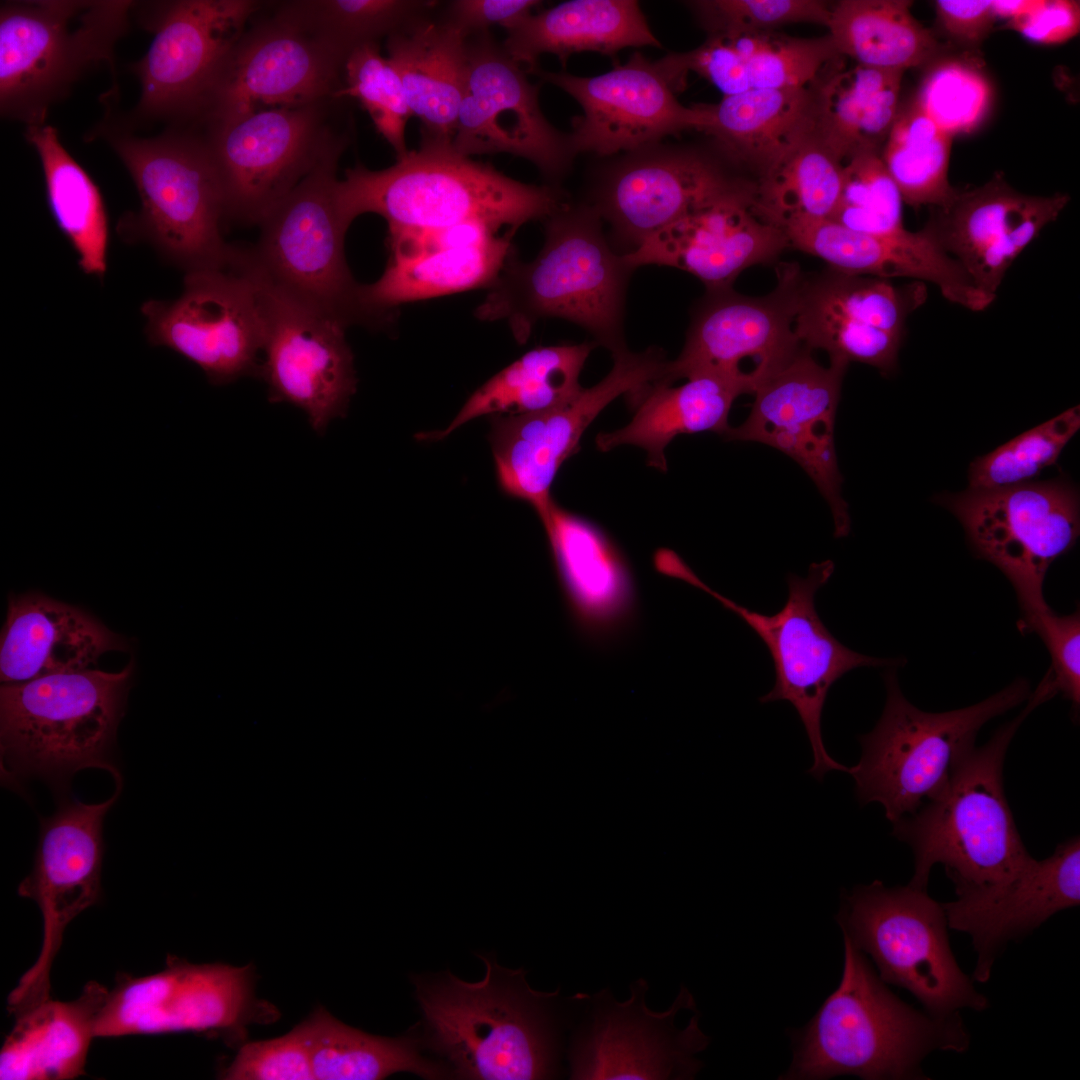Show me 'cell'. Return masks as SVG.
Masks as SVG:
<instances>
[{
    "label": "cell",
    "mask_w": 1080,
    "mask_h": 1080,
    "mask_svg": "<svg viewBox=\"0 0 1080 1080\" xmlns=\"http://www.w3.org/2000/svg\"><path fill=\"white\" fill-rule=\"evenodd\" d=\"M887 698L874 729L859 741L862 755L849 768L860 803H880L895 823L913 814L948 784L975 746L982 726L1026 701L1030 684L1016 679L985 700L957 710L926 712L903 695L895 669L884 673Z\"/></svg>",
    "instance_id": "cell-8"
},
{
    "label": "cell",
    "mask_w": 1080,
    "mask_h": 1080,
    "mask_svg": "<svg viewBox=\"0 0 1080 1080\" xmlns=\"http://www.w3.org/2000/svg\"><path fill=\"white\" fill-rule=\"evenodd\" d=\"M1080 428V408L1074 406L976 457L968 469L969 487L1000 488L1036 480L1054 465Z\"/></svg>",
    "instance_id": "cell-50"
},
{
    "label": "cell",
    "mask_w": 1080,
    "mask_h": 1080,
    "mask_svg": "<svg viewBox=\"0 0 1080 1080\" xmlns=\"http://www.w3.org/2000/svg\"><path fill=\"white\" fill-rule=\"evenodd\" d=\"M141 311L148 341L196 364L211 384L259 376L264 321L256 284L235 255L227 266L186 272L177 299L149 300Z\"/></svg>",
    "instance_id": "cell-18"
},
{
    "label": "cell",
    "mask_w": 1080,
    "mask_h": 1080,
    "mask_svg": "<svg viewBox=\"0 0 1080 1080\" xmlns=\"http://www.w3.org/2000/svg\"><path fill=\"white\" fill-rule=\"evenodd\" d=\"M613 366L597 384L551 408L496 415L491 444L500 486L533 508L552 497L550 488L562 464L573 455L584 431L614 399L629 398L656 382H669L670 360L662 349L628 348L612 355Z\"/></svg>",
    "instance_id": "cell-19"
},
{
    "label": "cell",
    "mask_w": 1080,
    "mask_h": 1080,
    "mask_svg": "<svg viewBox=\"0 0 1080 1080\" xmlns=\"http://www.w3.org/2000/svg\"><path fill=\"white\" fill-rule=\"evenodd\" d=\"M935 10L947 35L969 46L980 44L997 21L991 0H937Z\"/></svg>",
    "instance_id": "cell-60"
},
{
    "label": "cell",
    "mask_w": 1080,
    "mask_h": 1080,
    "mask_svg": "<svg viewBox=\"0 0 1080 1080\" xmlns=\"http://www.w3.org/2000/svg\"><path fill=\"white\" fill-rule=\"evenodd\" d=\"M107 990L88 982L71 1001L49 998L16 1016L0 1051L1 1080H70L85 1073Z\"/></svg>",
    "instance_id": "cell-38"
},
{
    "label": "cell",
    "mask_w": 1080,
    "mask_h": 1080,
    "mask_svg": "<svg viewBox=\"0 0 1080 1080\" xmlns=\"http://www.w3.org/2000/svg\"><path fill=\"white\" fill-rule=\"evenodd\" d=\"M1021 633H1036L1050 657L1049 672L1057 694L1069 700L1074 716L1080 707V613L1056 614L1051 608L1019 625Z\"/></svg>",
    "instance_id": "cell-56"
},
{
    "label": "cell",
    "mask_w": 1080,
    "mask_h": 1080,
    "mask_svg": "<svg viewBox=\"0 0 1080 1080\" xmlns=\"http://www.w3.org/2000/svg\"><path fill=\"white\" fill-rule=\"evenodd\" d=\"M833 571L834 563L826 560L813 563L805 577L789 574L787 600L772 615L743 607L709 586L703 590L739 616L767 647L774 663L775 683L760 701L786 700L795 708L814 758L809 773L817 779L829 771H849L828 754L822 739V711L831 686L855 668L899 666L906 662L860 654L830 633L816 611L815 595Z\"/></svg>",
    "instance_id": "cell-13"
},
{
    "label": "cell",
    "mask_w": 1080,
    "mask_h": 1080,
    "mask_svg": "<svg viewBox=\"0 0 1080 1080\" xmlns=\"http://www.w3.org/2000/svg\"><path fill=\"white\" fill-rule=\"evenodd\" d=\"M936 503L961 523L973 553L996 566L1013 586L1017 626L1049 609L1043 585L1052 563L1080 533L1077 487L1068 478L1032 480L1000 488L943 493Z\"/></svg>",
    "instance_id": "cell-12"
},
{
    "label": "cell",
    "mask_w": 1080,
    "mask_h": 1080,
    "mask_svg": "<svg viewBox=\"0 0 1080 1080\" xmlns=\"http://www.w3.org/2000/svg\"><path fill=\"white\" fill-rule=\"evenodd\" d=\"M544 81L560 88L582 108L569 134L576 154L612 157L662 141L684 130L699 131V104L687 107L675 96L668 78L639 52L626 63L596 76L536 69Z\"/></svg>",
    "instance_id": "cell-27"
},
{
    "label": "cell",
    "mask_w": 1080,
    "mask_h": 1080,
    "mask_svg": "<svg viewBox=\"0 0 1080 1080\" xmlns=\"http://www.w3.org/2000/svg\"><path fill=\"white\" fill-rule=\"evenodd\" d=\"M130 1H20L0 13V108L44 124L50 105L88 69L110 63Z\"/></svg>",
    "instance_id": "cell-9"
},
{
    "label": "cell",
    "mask_w": 1080,
    "mask_h": 1080,
    "mask_svg": "<svg viewBox=\"0 0 1080 1080\" xmlns=\"http://www.w3.org/2000/svg\"><path fill=\"white\" fill-rule=\"evenodd\" d=\"M724 35L749 90L810 87L841 57L829 35L799 38L777 31Z\"/></svg>",
    "instance_id": "cell-49"
},
{
    "label": "cell",
    "mask_w": 1080,
    "mask_h": 1080,
    "mask_svg": "<svg viewBox=\"0 0 1080 1080\" xmlns=\"http://www.w3.org/2000/svg\"><path fill=\"white\" fill-rule=\"evenodd\" d=\"M952 139L914 96L899 107L881 158L904 203L944 207L953 200L958 190L948 176Z\"/></svg>",
    "instance_id": "cell-46"
},
{
    "label": "cell",
    "mask_w": 1080,
    "mask_h": 1080,
    "mask_svg": "<svg viewBox=\"0 0 1080 1080\" xmlns=\"http://www.w3.org/2000/svg\"><path fill=\"white\" fill-rule=\"evenodd\" d=\"M125 641L82 609L28 592L9 598L1 631L3 684L88 669Z\"/></svg>",
    "instance_id": "cell-34"
},
{
    "label": "cell",
    "mask_w": 1080,
    "mask_h": 1080,
    "mask_svg": "<svg viewBox=\"0 0 1080 1080\" xmlns=\"http://www.w3.org/2000/svg\"><path fill=\"white\" fill-rule=\"evenodd\" d=\"M1037 0H992L993 11L998 19L1011 20L1031 10Z\"/></svg>",
    "instance_id": "cell-61"
},
{
    "label": "cell",
    "mask_w": 1080,
    "mask_h": 1080,
    "mask_svg": "<svg viewBox=\"0 0 1080 1080\" xmlns=\"http://www.w3.org/2000/svg\"><path fill=\"white\" fill-rule=\"evenodd\" d=\"M122 787V779L115 780L114 793L101 803L60 796L57 810L40 820L33 868L19 884L18 894L33 900L41 911L42 945L35 963L8 996L12 1014L50 998V972L66 927L100 899L103 822Z\"/></svg>",
    "instance_id": "cell-15"
},
{
    "label": "cell",
    "mask_w": 1080,
    "mask_h": 1080,
    "mask_svg": "<svg viewBox=\"0 0 1080 1080\" xmlns=\"http://www.w3.org/2000/svg\"><path fill=\"white\" fill-rule=\"evenodd\" d=\"M343 75L344 84L335 99H357L397 158L404 156L409 151L405 129L413 116L399 74L380 53L378 42L355 48L345 60Z\"/></svg>",
    "instance_id": "cell-51"
},
{
    "label": "cell",
    "mask_w": 1080,
    "mask_h": 1080,
    "mask_svg": "<svg viewBox=\"0 0 1080 1080\" xmlns=\"http://www.w3.org/2000/svg\"><path fill=\"white\" fill-rule=\"evenodd\" d=\"M679 386L656 382L630 400L635 407L623 428L600 433L596 445L610 451L621 445L642 448L649 466L667 470L665 449L678 435L730 429L728 416L742 390L731 380L712 373H696Z\"/></svg>",
    "instance_id": "cell-39"
},
{
    "label": "cell",
    "mask_w": 1080,
    "mask_h": 1080,
    "mask_svg": "<svg viewBox=\"0 0 1080 1080\" xmlns=\"http://www.w3.org/2000/svg\"><path fill=\"white\" fill-rule=\"evenodd\" d=\"M26 139L40 158L51 214L78 254L80 268L102 277L107 270L109 226L98 186L63 147L54 127L27 126Z\"/></svg>",
    "instance_id": "cell-43"
},
{
    "label": "cell",
    "mask_w": 1080,
    "mask_h": 1080,
    "mask_svg": "<svg viewBox=\"0 0 1080 1080\" xmlns=\"http://www.w3.org/2000/svg\"><path fill=\"white\" fill-rule=\"evenodd\" d=\"M327 101L265 108L210 121L206 140L224 190L227 219L256 224L318 164L341 135Z\"/></svg>",
    "instance_id": "cell-14"
},
{
    "label": "cell",
    "mask_w": 1080,
    "mask_h": 1080,
    "mask_svg": "<svg viewBox=\"0 0 1080 1080\" xmlns=\"http://www.w3.org/2000/svg\"><path fill=\"white\" fill-rule=\"evenodd\" d=\"M437 2L425 0L286 1L278 10L345 59L357 47L389 37L423 17Z\"/></svg>",
    "instance_id": "cell-48"
},
{
    "label": "cell",
    "mask_w": 1080,
    "mask_h": 1080,
    "mask_svg": "<svg viewBox=\"0 0 1080 1080\" xmlns=\"http://www.w3.org/2000/svg\"><path fill=\"white\" fill-rule=\"evenodd\" d=\"M928 66L914 95L922 109L952 137L978 128L992 102L987 78L961 59L939 58Z\"/></svg>",
    "instance_id": "cell-53"
},
{
    "label": "cell",
    "mask_w": 1080,
    "mask_h": 1080,
    "mask_svg": "<svg viewBox=\"0 0 1080 1080\" xmlns=\"http://www.w3.org/2000/svg\"><path fill=\"white\" fill-rule=\"evenodd\" d=\"M1067 194H1023L1001 175L972 190L957 191L932 207L923 227L982 292L996 296L1014 260L1069 202Z\"/></svg>",
    "instance_id": "cell-31"
},
{
    "label": "cell",
    "mask_w": 1080,
    "mask_h": 1080,
    "mask_svg": "<svg viewBox=\"0 0 1080 1080\" xmlns=\"http://www.w3.org/2000/svg\"><path fill=\"white\" fill-rule=\"evenodd\" d=\"M902 203L881 154L861 153L843 164L841 193L829 220L857 232L892 234L906 229Z\"/></svg>",
    "instance_id": "cell-52"
},
{
    "label": "cell",
    "mask_w": 1080,
    "mask_h": 1080,
    "mask_svg": "<svg viewBox=\"0 0 1080 1080\" xmlns=\"http://www.w3.org/2000/svg\"><path fill=\"white\" fill-rule=\"evenodd\" d=\"M848 365L818 363L802 348L755 392L747 419L725 437L774 447L797 462L827 501L835 536L850 531L848 505L841 493L834 442L836 410Z\"/></svg>",
    "instance_id": "cell-23"
},
{
    "label": "cell",
    "mask_w": 1080,
    "mask_h": 1080,
    "mask_svg": "<svg viewBox=\"0 0 1080 1080\" xmlns=\"http://www.w3.org/2000/svg\"><path fill=\"white\" fill-rule=\"evenodd\" d=\"M837 921L843 935L871 956L880 978L909 991L927 1012L947 1016L989 1006L959 967L942 903L927 889L888 888L878 880L856 886L844 897Z\"/></svg>",
    "instance_id": "cell-10"
},
{
    "label": "cell",
    "mask_w": 1080,
    "mask_h": 1080,
    "mask_svg": "<svg viewBox=\"0 0 1080 1080\" xmlns=\"http://www.w3.org/2000/svg\"><path fill=\"white\" fill-rule=\"evenodd\" d=\"M133 666L47 675L0 689L1 771L6 780L41 778L66 795L87 768L122 778L114 762L118 724Z\"/></svg>",
    "instance_id": "cell-6"
},
{
    "label": "cell",
    "mask_w": 1080,
    "mask_h": 1080,
    "mask_svg": "<svg viewBox=\"0 0 1080 1080\" xmlns=\"http://www.w3.org/2000/svg\"><path fill=\"white\" fill-rule=\"evenodd\" d=\"M346 146L340 135L314 169L259 223L260 235L244 254L257 273L281 294L346 329L390 331L399 311L371 305L365 284L347 264L350 227L336 199L337 166Z\"/></svg>",
    "instance_id": "cell-7"
},
{
    "label": "cell",
    "mask_w": 1080,
    "mask_h": 1080,
    "mask_svg": "<svg viewBox=\"0 0 1080 1080\" xmlns=\"http://www.w3.org/2000/svg\"><path fill=\"white\" fill-rule=\"evenodd\" d=\"M837 989L793 1034L794 1053L780 1079L854 1075L866 1080H925L921 1063L936 1050L965 1052L970 1034L959 1013L938 1016L898 998L865 954L845 936Z\"/></svg>",
    "instance_id": "cell-2"
},
{
    "label": "cell",
    "mask_w": 1080,
    "mask_h": 1080,
    "mask_svg": "<svg viewBox=\"0 0 1080 1080\" xmlns=\"http://www.w3.org/2000/svg\"><path fill=\"white\" fill-rule=\"evenodd\" d=\"M481 958L486 970L479 982H465L450 972L416 981L429 1047L458 1078L553 1077L558 1044L550 1009L559 991H535L525 971Z\"/></svg>",
    "instance_id": "cell-5"
},
{
    "label": "cell",
    "mask_w": 1080,
    "mask_h": 1080,
    "mask_svg": "<svg viewBox=\"0 0 1080 1080\" xmlns=\"http://www.w3.org/2000/svg\"><path fill=\"white\" fill-rule=\"evenodd\" d=\"M942 903L948 927L971 937L977 959L974 980H989L1006 945L1055 913L1080 903V840L1058 844L1043 860H1032L1009 880L956 894Z\"/></svg>",
    "instance_id": "cell-32"
},
{
    "label": "cell",
    "mask_w": 1080,
    "mask_h": 1080,
    "mask_svg": "<svg viewBox=\"0 0 1080 1080\" xmlns=\"http://www.w3.org/2000/svg\"><path fill=\"white\" fill-rule=\"evenodd\" d=\"M1007 27L1036 44L1066 42L1079 33V1L1037 0L1031 10L1007 21Z\"/></svg>",
    "instance_id": "cell-58"
},
{
    "label": "cell",
    "mask_w": 1080,
    "mask_h": 1080,
    "mask_svg": "<svg viewBox=\"0 0 1080 1080\" xmlns=\"http://www.w3.org/2000/svg\"><path fill=\"white\" fill-rule=\"evenodd\" d=\"M843 163L813 135L754 184L755 207L782 228L795 219H830L841 193Z\"/></svg>",
    "instance_id": "cell-47"
},
{
    "label": "cell",
    "mask_w": 1080,
    "mask_h": 1080,
    "mask_svg": "<svg viewBox=\"0 0 1080 1080\" xmlns=\"http://www.w3.org/2000/svg\"><path fill=\"white\" fill-rule=\"evenodd\" d=\"M345 60L277 10L243 33L201 112L213 121L259 109L335 99L343 85Z\"/></svg>",
    "instance_id": "cell-25"
},
{
    "label": "cell",
    "mask_w": 1080,
    "mask_h": 1080,
    "mask_svg": "<svg viewBox=\"0 0 1080 1080\" xmlns=\"http://www.w3.org/2000/svg\"><path fill=\"white\" fill-rule=\"evenodd\" d=\"M110 140L139 192L141 233L186 272L228 265L234 245L222 234L225 195L206 140L179 132Z\"/></svg>",
    "instance_id": "cell-11"
},
{
    "label": "cell",
    "mask_w": 1080,
    "mask_h": 1080,
    "mask_svg": "<svg viewBox=\"0 0 1080 1080\" xmlns=\"http://www.w3.org/2000/svg\"><path fill=\"white\" fill-rule=\"evenodd\" d=\"M687 5L708 34L771 32L794 23L826 26L831 8L822 0H698Z\"/></svg>",
    "instance_id": "cell-54"
},
{
    "label": "cell",
    "mask_w": 1080,
    "mask_h": 1080,
    "mask_svg": "<svg viewBox=\"0 0 1080 1080\" xmlns=\"http://www.w3.org/2000/svg\"><path fill=\"white\" fill-rule=\"evenodd\" d=\"M262 2L180 0L157 5L154 38L132 66L141 84L136 113L159 118L201 112L229 53Z\"/></svg>",
    "instance_id": "cell-24"
},
{
    "label": "cell",
    "mask_w": 1080,
    "mask_h": 1080,
    "mask_svg": "<svg viewBox=\"0 0 1080 1080\" xmlns=\"http://www.w3.org/2000/svg\"><path fill=\"white\" fill-rule=\"evenodd\" d=\"M229 1080L315 1079L302 1028L280 1037L244 1044L224 1073Z\"/></svg>",
    "instance_id": "cell-55"
},
{
    "label": "cell",
    "mask_w": 1080,
    "mask_h": 1080,
    "mask_svg": "<svg viewBox=\"0 0 1080 1080\" xmlns=\"http://www.w3.org/2000/svg\"><path fill=\"white\" fill-rule=\"evenodd\" d=\"M790 246L782 228L760 215L754 184L697 209L623 254L635 270L674 267L698 278L706 291L732 288L746 269L775 261Z\"/></svg>",
    "instance_id": "cell-30"
},
{
    "label": "cell",
    "mask_w": 1080,
    "mask_h": 1080,
    "mask_svg": "<svg viewBox=\"0 0 1080 1080\" xmlns=\"http://www.w3.org/2000/svg\"><path fill=\"white\" fill-rule=\"evenodd\" d=\"M300 1027L315 1079L378 1080L397 1072L427 1079L446 1075L443 1065L423 1056L415 1034L389 1038L348 1026L320 1007Z\"/></svg>",
    "instance_id": "cell-44"
},
{
    "label": "cell",
    "mask_w": 1080,
    "mask_h": 1080,
    "mask_svg": "<svg viewBox=\"0 0 1080 1080\" xmlns=\"http://www.w3.org/2000/svg\"><path fill=\"white\" fill-rule=\"evenodd\" d=\"M596 346L592 341L526 352L480 386L450 425L432 438L442 439L479 416L532 413L573 398L582 390L580 374Z\"/></svg>",
    "instance_id": "cell-42"
},
{
    "label": "cell",
    "mask_w": 1080,
    "mask_h": 1080,
    "mask_svg": "<svg viewBox=\"0 0 1080 1080\" xmlns=\"http://www.w3.org/2000/svg\"><path fill=\"white\" fill-rule=\"evenodd\" d=\"M544 244L521 261L514 249L475 309L480 321H505L524 344L545 318L570 321L611 352L627 349L625 305L634 269L611 245L604 222L584 200L570 199L544 220Z\"/></svg>",
    "instance_id": "cell-1"
},
{
    "label": "cell",
    "mask_w": 1080,
    "mask_h": 1080,
    "mask_svg": "<svg viewBox=\"0 0 1080 1080\" xmlns=\"http://www.w3.org/2000/svg\"><path fill=\"white\" fill-rule=\"evenodd\" d=\"M468 39L446 20L427 15L387 37L388 59L412 116L421 123V145L451 147L465 89Z\"/></svg>",
    "instance_id": "cell-35"
},
{
    "label": "cell",
    "mask_w": 1080,
    "mask_h": 1080,
    "mask_svg": "<svg viewBox=\"0 0 1080 1080\" xmlns=\"http://www.w3.org/2000/svg\"><path fill=\"white\" fill-rule=\"evenodd\" d=\"M497 232L480 221L438 228L388 230V261H410L447 250L484 244L496 238Z\"/></svg>",
    "instance_id": "cell-57"
},
{
    "label": "cell",
    "mask_w": 1080,
    "mask_h": 1080,
    "mask_svg": "<svg viewBox=\"0 0 1080 1080\" xmlns=\"http://www.w3.org/2000/svg\"><path fill=\"white\" fill-rule=\"evenodd\" d=\"M487 31L468 39L464 95L451 148L464 157L508 153L534 164L550 185L569 172L577 155L539 105V87Z\"/></svg>",
    "instance_id": "cell-21"
},
{
    "label": "cell",
    "mask_w": 1080,
    "mask_h": 1080,
    "mask_svg": "<svg viewBox=\"0 0 1080 1080\" xmlns=\"http://www.w3.org/2000/svg\"><path fill=\"white\" fill-rule=\"evenodd\" d=\"M904 71L854 64L830 67L812 85L814 136L843 164L880 153L896 119Z\"/></svg>",
    "instance_id": "cell-40"
},
{
    "label": "cell",
    "mask_w": 1080,
    "mask_h": 1080,
    "mask_svg": "<svg viewBox=\"0 0 1080 1080\" xmlns=\"http://www.w3.org/2000/svg\"><path fill=\"white\" fill-rule=\"evenodd\" d=\"M925 283L895 286L887 279L829 268L802 276L796 335L808 350H823L829 362H860L891 374L908 316L926 300Z\"/></svg>",
    "instance_id": "cell-26"
},
{
    "label": "cell",
    "mask_w": 1080,
    "mask_h": 1080,
    "mask_svg": "<svg viewBox=\"0 0 1080 1080\" xmlns=\"http://www.w3.org/2000/svg\"><path fill=\"white\" fill-rule=\"evenodd\" d=\"M604 159L584 201L608 224L620 254L747 183L708 153L662 141Z\"/></svg>",
    "instance_id": "cell-16"
},
{
    "label": "cell",
    "mask_w": 1080,
    "mask_h": 1080,
    "mask_svg": "<svg viewBox=\"0 0 1080 1080\" xmlns=\"http://www.w3.org/2000/svg\"><path fill=\"white\" fill-rule=\"evenodd\" d=\"M538 516L576 632L597 648L623 641L639 616L637 583L623 552L602 528L553 499Z\"/></svg>",
    "instance_id": "cell-29"
},
{
    "label": "cell",
    "mask_w": 1080,
    "mask_h": 1080,
    "mask_svg": "<svg viewBox=\"0 0 1080 1080\" xmlns=\"http://www.w3.org/2000/svg\"><path fill=\"white\" fill-rule=\"evenodd\" d=\"M648 984H631V997L614 999L608 989L592 996L582 993L587 1018L573 1036L569 1052L571 1079H692L702 1063L695 1057L709 1042L695 1014L686 1028L678 1029L679 1010H695L691 993L683 986L665 1012L651 1011L645 1003Z\"/></svg>",
    "instance_id": "cell-20"
},
{
    "label": "cell",
    "mask_w": 1080,
    "mask_h": 1080,
    "mask_svg": "<svg viewBox=\"0 0 1080 1080\" xmlns=\"http://www.w3.org/2000/svg\"><path fill=\"white\" fill-rule=\"evenodd\" d=\"M1053 692L1043 678L1019 715L965 754L936 797L893 823V835L914 855L910 885L927 889L940 863L959 894L1005 882L1032 860L1006 799L1003 766L1022 722Z\"/></svg>",
    "instance_id": "cell-3"
},
{
    "label": "cell",
    "mask_w": 1080,
    "mask_h": 1080,
    "mask_svg": "<svg viewBox=\"0 0 1080 1080\" xmlns=\"http://www.w3.org/2000/svg\"><path fill=\"white\" fill-rule=\"evenodd\" d=\"M790 246L824 260L831 269L881 279L905 277L937 286L948 301L982 311L995 296L979 290L959 263L922 228L869 234L829 219H795L782 226Z\"/></svg>",
    "instance_id": "cell-33"
},
{
    "label": "cell",
    "mask_w": 1080,
    "mask_h": 1080,
    "mask_svg": "<svg viewBox=\"0 0 1080 1080\" xmlns=\"http://www.w3.org/2000/svg\"><path fill=\"white\" fill-rule=\"evenodd\" d=\"M336 199L348 225L374 213L388 230L480 221L516 232L530 221H544L570 198L559 186L523 183L451 147L421 145L382 170L362 164L347 169Z\"/></svg>",
    "instance_id": "cell-4"
},
{
    "label": "cell",
    "mask_w": 1080,
    "mask_h": 1080,
    "mask_svg": "<svg viewBox=\"0 0 1080 1080\" xmlns=\"http://www.w3.org/2000/svg\"><path fill=\"white\" fill-rule=\"evenodd\" d=\"M908 0H840L826 27L839 55L856 64L906 71L928 66L943 47L912 14Z\"/></svg>",
    "instance_id": "cell-41"
},
{
    "label": "cell",
    "mask_w": 1080,
    "mask_h": 1080,
    "mask_svg": "<svg viewBox=\"0 0 1080 1080\" xmlns=\"http://www.w3.org/2000/svg\"><path fill=\"white\" fill-rule=\"evenodd\" d=\"M241 264L256 284L264 321L258 377L268 400L301 409L313 431L323 434L346 414L357 387L346 328L281 294L245 257Z\"/></svg>",
    "instance_id": "cell-22"
},
{
    "label": "cell",
    "mask_w": 1080,
    "mask_h": 1080,
    "mask_svg": "<svg viewBox=\"0 0 1080 1080\" xmlns=\"http://www.w3.org/2000/svg\"><path fill=\"white\" fill-rule=\"evenodd\" d=\"M248 968L171 958L154 974L123 977L107 993L95 1037L235 1029L253 1000Z\"/></svg>",
    "instance_id": "cell-28"
},
{
    "label": "cell",
    "mask_w": 1080,
    "mask_h": 1080,
    "mask_svg": "<svg viewBox=\"0 0 1080 1080\" xmlns=\"http://www.w3.org/2000/svg\"><path fill=\"white\" fill-rule=\"evenodd\" d=\"M703 124L718 152L728 161L754 169L759 176L814 135L812 86L749 90L699 104Z\"/></svg>",
    "instance_id": "cell-36"
},
{
    "label": "cell",
    "mask_w": 1080,
    "mask_h": 1080,
    "mask_svg": "<svg viewBox=\"0 0 1080 1080\" xmlns=\"http://www.w3.org/2000/svg\"><path fill=\"white\" fill-rule=\"evenodd\" d=\"M802 276L796 264H782L775 288L766 295L706 291L692 310L681 353L670 361L671 383L712 373L734 382L743 394H754L803 348L795 331Z\"/></svg>",
    "instance_id": "cell-17"
},
{
    "label": "cell",
    "mask_w": 1080,
    "mask_h": 1080,
    "mask_svg": "<svg viewBox=\"0 0 1080 1080\" xmlns=\"http://www.w3.org/2000/svg\"><path fill=\"white\" fill-rule=\"evenodd\" d=\"M536 0H455L448 5L446 20L466 36L485 32L493 25L507 30L532 14Z\"/></svg>",
    "instance_id": "cell-59"
},
{
    "label": "cell",
    "mask_w": 1080,
    "mask_h": 1080,
    "mask_svg": "<svg viewBox=\"0 0 1080 1080\" xmlns=\"http://www.w3.org/2000/svg\"><path fill=\"white\" fill-rule=\"evenodd\" d=\"M508 230L493 240L410 261H388L383 274L365 284L368 302L382 310H398L404 303L488 288L515 249Z\"/></svg>",
    "instance_id": "cell-45"
},
{
    "label": "cell",
    "mask_w": 1080,
    "mask_h": 1080,
    "mask_svg": "<svg viewBox=\"0 0 1080 1080\" xmlns=\"http://www.w3.org/2000/svg\"><path fill=\"white\" fill-rule=\"evenodd\" d=\"M661 43L650 29L637 1L571 0L530 14L507 30L502 44L506 54L534 73L543 54H553L565 65L574 53L616 55L627 47Z\"/></svg>",
    "instance_id": "cell-37"
}]
</instances>
